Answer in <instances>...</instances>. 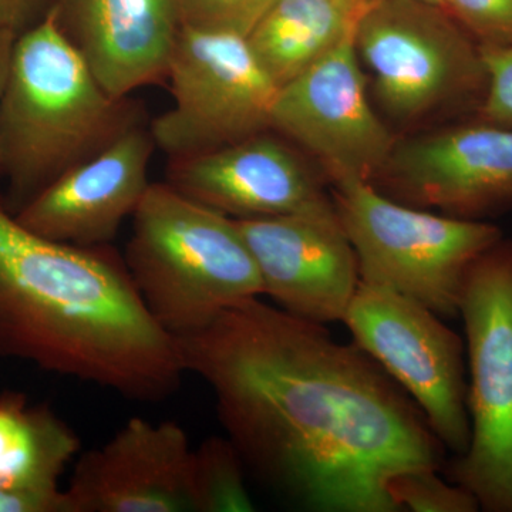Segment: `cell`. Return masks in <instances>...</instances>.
<instances>
[{"instance_id": "d6986e66", "label": "cell", "mask_w": 512, "mask_h": 512, "mask_svg": "<svg viewBox=\"0 0 512 512\" xmlns=\"http://www.w3.org/2000/svg\"><path fill=\"white\" fill-rule=\"evenodd\" d=\"M245 464L228 437H210L192 450L194 512L254 511L245 484Z\"/></svg>"}, {"instance_id": "2e32d148", "label": "cell", "mask_w": 512, "mask_h": 512, "mask_svg": "<svg viewBox=\"0 0 512 512\" xmlns=\"http://www.w3.org/2000/svg\"><path fill=\"white\" fill-rule=\"evenodd\" d=\"M60 28L117 99L165 79L180 20L175 0H55Z\"/></svg>"}, {"instance_id": "ac0fdd59", "label": "cell", "mask_w": 512, "mask_h": 512, "mask_svg": "<svg viewBox=\"0 0 512 512\" xmlns=\"http://www.w3.org/2000/svg\"><path fill=\"white\" fill-rule=\"evenodd\" d=\"M332 0H275L247 36L265 73L285 86L353 32L356 19Z\"/></svg>"}, {"instance_id": "7a4b0ae2", "label": "cell", "mask_w": 512, "mask_h": 512, "mask_svg": "<svg viewBox=\"0 0 512 512\" xmlns=\"http://www.w3.org/2000/svg\"><path fill=\"white\" fill-rule=\"evenodd\" d=\"M0 355L158 402L185 373L124 258L23 227L0 197Z\"/></svg>"}, {"instance_id": "3957f363", "label": "cell", "mask_w": 512, "mask_h": 512, "mask_svg": "<svg viewBox=\"0 0 512 512\" xmlns=\"http://www.w3.org/2000/svg\"><path fill=\"white\" fill-rule=\"evenodd\" d=\"M140 123L128 97L103 89L60 28L55 8L16 37L0 97V175L12 214Z\"/></svg>"}, {"instance_id": "7c38bea8", "label": "cell", "mask_w": 512, "mask_h": 512, "mask_svg": "<svg viewBox=\"0 0 512 512\" xmlns=\"http://www.w3.org/2000/svg\"><path fill=\"white\" fill-rule=\"evenodd\" d=\"M237 224L258 266L264 295L296 318L320 325L342 322L360 274L333 201Z\"/></svg>"}, {"instance_id": "5bb4252c", "label": "cell", "mask_w": 512, "mask_h": 512, "mask_svg": "<svg viewBox=\"0 0 512 512\" xmlns=\"http://www.w3.org/2000/svg\"><path fill=\"white\" fill-rule=\"evenodd\" d=\"M154 148L150 128L138 123L13 215L23 227L52 241L77 247L109 245L150 187Z\"/></svg>"}, {"instance_id": "83f0119b", "label": "cell", "mask_w": 512, "mask_h": 512, "mask_svg": "<svg viewBox=\"0 0 512 512\" xmlns=\"http://www.w3.org/2000/svg\"><path fill=\"white\" fill-rule=\"evenodd\" d=\"M423 3H429V5L437 6V8L443 9L444 0H420Z\"/></svg>"}, {"instance_id": "44dd1931", "label": "cell", "mask_w": 512, "mask_h": 512, "mask_svg": "<svg viewBox=\"0 0 512 512\" xmlns=\"http://www.w3.org/2000/svg\"><path fill=\"white\" fill-rule=\"evenodd\" d=\"M275 0H175L180 26L249 35Z\"/></svg>"}, {"instance_id": "603a6c76", "label": "cell", "mask_w": 512, "mask_h": 512, "mask_svg": "<svg viewBox=\"0 0 512 512\" xmlns=\"http://www.w3.org/2000/svg\"><path fill=\"white\" fill-rule=\"evenodd\" d=\"M478 49L487 73V90L477 109L478 120L512 127V46Z\"/></svg>"}, {"instance_id": "8fae6325", "label": "cell", "mask_w": 512, "mask_h": 512, "mask_svg": "<svg viewBox=\"0 0 512 512\" xmlns=\"http://www.w3.org/2000/svg\"><path fill=\"white\" fill-rule=\"evenodd\" d=\"M376 180L393 200L451 217L480 220L508 210L512 127L478 120L396 144Z\"/></svg>"}, {"instance_id": "30bf717a", "label": "cell", "mask_w": 512, "mask_h": 512, "mask_svg": "<svg viewBox=\"0 0 512 512\" xmlns=\"http://www.w3.org/2000/svg\"><path fill=\"white\" fill-rule=\"evenodd\" d=\"M271 127L318 158L335 183L375 180L396 143L367 97L355 29L301 76L279 87Z\"/></svg>"}, {"instance_id": "d4e9b609", "label": "cell", "mask_w": 512, "mask_h": 512, "mask_svg": "<svg viewBox=\"0 0 512 512\" xmlns=\"http://www.w3.org/2000/svg\"><path fill=\"white\" fill-rule=\"evenodd\" d=\"M55 0H0V29L20 35L39 22Z\"/></svg>"}, {"instance_id": "4fadbf2b", "label": "cell", "mask_w": 512, "mask_h": 512, "mask_svg": "<svg viewBox=\"0 0 512 512\" xmlns=\"http://www.w3.org/2000/svg\"><path fill=\"white\" fill-rule=\"evenodd\" d=\"M191 460L183 427L134 417L77 460L70 512H194Z\"/></svg>"}, {"instance_id": "484cf974", "label": "cell", "mask_w": 512, "mask_h": 512, "mask_svg": "<svg viewBox=\"0 0 512 512\" xmlns=\"http://www.w3.org/2000/svg\"><path fill=\"white\" fill-rule=\"evenodd\" d=\"M16 37H18L16 33L0 29V97H2L6 80H8Z\"/></svg>"}, {"instance_id": "6da1fadb", "label": "cell", "mask_w": 512, "mask_h": 512, "mask_svg": "<svg viewBox=\"0 0 512 512\" xmlns=\"http://www.w3.org/2000/svg\"><path fill=\"white\" fill-rule=\"evenodd\" d=\"M174 339L245 467L306 510L397 512L394 478L446 466L409 393L325 325L255 298Z\"/></svg>"}, {"instance_id": "9c48e42d", "label": "cell", "mask_w": 512, "mask_h": 512, "mask_svg": "<svg viewBox=\"0 0 512 512\" xmlns=\"http://www.w3.org/2000/svg\"><path fill=\"white\" fill-rule=\"evenodd\" d=\"M441 319L389 286L360 281L342 322L409 393L446 450L461 456L471 439L466 345Z\"/></svg>"}, {"instance_id": "ba28073f", "label": "cell", "mask_w": 512, "mask_h": 512, "mask_svg": "<svg viewBox=\"0 0 512 512\" xmlns=\"http://www.w3.org/2000/svg\"><path fill=\"white\" fill-rule=\"evenodd\" d=\"M165 79L173 106L148 128L171 160L231 146L272 128L279 87L245 36L180 26Z\"/></svg>"}, {"instance_id": "5b68a950", "label": "cell", "mask_w": 512, "mask_h": 512, "mask_svg": "<svg viewBox=\"0 0 512 512\" xmlns=\"http://www.w3.org/2000/svg\"><path fill=\"white\" fill-rule=\"evenodd\" d=\"M333 204L360 281L389 286L443 319L458 316L470 266L504 238L493 224L403 204L369 181L335 183Z\"/></svg>"}, {"instance_id": "52a82bcc", "label": "cell", "mask_w": 512, "mask_h": 512, "mask_svg": "<svg viewBox=\"0 0 512 512\" xmlns=\"http://www.w3.org/2000/svg\"><path fill=\"white\" fill-rule=\"evenodd\" d=\"M355 47L373 74L377 100L410 123L433 111L477 104L487 73L474 40L443 9L420 0H369L357 16Z\"/></svg>"}, {"instance_id": "277c9868", "label": "cell", "mask_w": 512, "mask_h": 512, "mask_svg": "<svg viewBox=\"0 0 512 512\" xmlns=\"http://www.w3.org/2000/svg\"><path fill=\"white\" fill-rule=\"evenodd\" d=\"M131 220L124 262L148 312L173 338L264 295L234 218L163 183L150 184Z\"/></svg>"}, {"instance_id": "4316f807", "label": "cell", "mask_w": 512, "mask_h": 512, "mask_svg": "<svg viewBox=\"0 0 512 512\" xmlns=\"http://www.w3.org/2000/svg\"><path fill=\"white\" fill-rule=\"evenodd\" d=\"M332 2L338 3L339 6L349 10L353 15H360L369 0H332Z\"/></svg>"}, {"instance_id": "cb8c5ba5", "label": "cell", "mask_w": 512, "mask_h": 512, "mask_svg": "<svg viewBox=\"0 0 512 512\" xmlns=\"http://www.w3.org/2000/svg\"><path fill=\"white\" fill-rule=\"evenodd\" d=\"M0 512H70L66 491L30 493L0 487Z\"/></svg>"}, {"instance_id": "9a60e30c", "label": "cell", "mask_w": 512, "mask_h": 512, "mask_svg": "<svg viewBox=\"0 0 512 512\" xmlns=\"http://www.w3.org/2000/svg\"><path fill=\"white\" fill-rule=\"evenodd\" d=\"M165 183L234 220L296 214L332 202L301 158L266 131L198 156L174 158Z\"/></svg>"}, {"instance_id": "7402d4cb", "label": "cell", "mask_w": 512, "mask_h": 512, "mask_svg": "<svg viewBox=\"0 0 512 512\" xmlns=\"http://www.w3.org/2000/svg\"><path fill=\"white\" fill-rule=\"evenodd\" d=\"M443 10L478 47L512 46V0H444Z\"/></svg>"}, {"instance_id": "e0dca14e", "label": "cell", "mask_w": 512, "mask_h": 512, "mask_svg": "<svg viewBox=\"0 0 512 512\" xmlns=\"http://www.w3.org/2000/svg\"><path fill=\"white\" fill-rule=\"evenodd\" d=\"M80 439L46 404H30L25 394H0V487L55 493Z\"/></svg>"}, {"instance_id": "8992f818", "label": "cell", "mask_w": 512, "mask_h": 512, "mask_svg": "<svg viewBox=\"0 0 512 512\" xmlns=\"http://www.w3.org/2000/svg\"><path fill=\"white\" fill-rule=\"evenodd\" d=\"M458 316L466 330V453L446 464L485 512H512V239H500L468 269Z\"/></svg>"}, {"instance_id": "ffe728a7", "label": "cell", "mask_w": 512, "mask_h": 512, "mask_svg": "<svg viewBox=\"0 0 512 512\" xmlns=\"http://www.w3.org/2000/svg\"><path fill=\"white\" fill-rule=\"evenodd\" d=\"M436 468H419L394 478L390 494L400 511L477 512L476 498L466 488L440 477Z\"/></svg>"}]
</instances>
